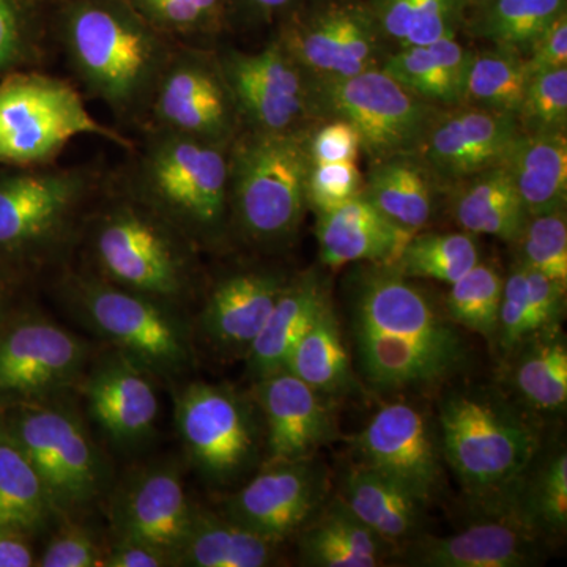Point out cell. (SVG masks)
<instances>
[{"mask_svg":"<svg viewBox=\"0 0 567 567\" xmlns=\"http://www.w3.org/2000/svg\"><path fill=\"white\" fill-rule=\"evenodd\" d=\"M233 145V144H230ZM229 147L147 128L118 188L169 223L199 251L230 237Z\"/></svg>","mask_w":567,"mask_h":567,"instance_id":"obj_1","label":"cell"},{"mask_svg":"<svg viewBox=\"0 0 567 567\" xmlns=\"http://www.w3.org/2000/svg\"><path fill=\"white\" fill-rule=\"evenodd\" d=\"M81 238L104 281L181 309L196 293L199 249L118 186L89 210Z\"/></svg>","mask_w":567,"mask_h":567,"instance_id":"obj_2","label":"cell"},{"mask_svg":"<svg viewBox=\"0 0 567 567\" xmlns=\"http://www.w3.org/2000/svg\"><path fill=\"white\" fill-rule=\"evenodd\" d=\"M63 48L74 76L123 123H145L174 47L132 11L82 2L63 21Z\"/></svg>","mask_w":567,"mask_h":567,"instance_id":"obj_3","label":"cell"},{"mask_svg":"<svg viewBox=\"0 0 567 567\" xmlns=\"http://www.w3.org/2000/svg\"><path fill=\"white\" fill-rule=\"evenodd\" d=\"M306 133L241 130L235 137L229 148L230 235L265 251L293 240L309 210Z\"/></svg>","mask_w":567,"mask_h":567,"instance_id":"obj_4","label":"cell"},{"mask_svg":"<svg viewBox=\"0 0 567 567\" xmlns=\"http://www.w3.org/2000/svg\"><path fill=\"white\" fill-rule=\"evenodd\" d=\"M59 297L82 327L153 375L174 380L192 371L194 333L183 309L122 289L91 270L62 275Z\"/></svg>","mask_w":567,"mask_h":567,"instance_id":"obj_5","label":"cell"},{"mask_svg":"<svg viewBox=\"0 0 567 567\" xmlns=\"http://www.w3.org/2000/svg\"><path fill=\"white\" fill-rule=\"evenodd\" d=\"M443 458L470 494L503 506L536 461L539 436L499 395L453 391L440 406Z\"/></svg>","mask_w":567,"mask_h":567,"instance_id":"obj_6","label":"cell"},{"mask_svg":"<svg viewBox=\"0 0 567 567\" xmlns=\"http://www.w3.org/2000/svg\"><path fill=\"white\" fill-rule=\"evenodd\" d=\"M102 183L87 167L0 174V264L20 271L55 262L81 237Z\"/></svg>","mask_w":567,"mask_h":567,"instance_id":"obj_7","label":"cell"},{"mask_svg":"<svg viewBox=\"0 0 567 567\" xmlns=\"http://www.w3.org/2000/svg\"><path fill=\"white\" fill-rule=\"evenodd\" d=\"M81 136L103 137L126 151L134 145L96 121L70 82L37 71L0 78V164L51 166Z\"/></svg>","mask_w":567,"mask_h":567,"instance_id":"obj_8","label":"cell"},{"mask_svg":"<svg viewBox=\"0 0 567 567\" xmlns=\"http://www.w3.org/2000/svg\"><path fill=\"white\" fill-rule=\"evenodd\" d=\"M0 416L31 458L58 516H73L107 494L106 457L80 413L62 398L11 406Z\"/></svg>","mask_w":567,"mask_h":567,"instance_id":"obj_9","label":"cell"},{"mask_svg":"<svg viewBox=\"0 0 567 567\" xmlns=\"http://www.w3.org/2000/svg\"><path fill=\"white\" fill-rule=\"evenodd\" d=\"M174 423L186 458L210 486H233L265 454L259 406L237 388L188 383L174 395Z\"/></svg>","mask_w":567,"mask_h":567,"instance_id":"obj_10","label":"cell"},{"mask_svg":"<svg viewBox=\"0 0 567 567\" xmlns=\"http://www.w3.org/2000/svg\"><path fill=\"white\" fill-rule=\"evenodd\" d=\"M317 121L342 118L357 130L361 153L375 164L416 155L443 107L406 91L382 69L333 81H316Z\"/></svg>","mask_w":567,"mask_h":567,"instance_id":"obj_11","label":"cell"},{"mask_svg":"<svg viewBox=\"0 0 567 567\" xmlns=\"http://www.w3.org/2000/svg\"><path fill=\"white\" fill-rule=\"evenodd\" d=\"M275 40L316 81L382 69L390 47L368 0H301Z\"/></svg>","mask_w":567,"mask_h":567,"instance_id":"obj_12","label":"cell"},{"mask_svg":"<svg viewBox=\"0 0 567 567\" xmlns=\"http://www.w3.org/2000/svg\"><path fill=\"white\" fill-rule=\"evenodd\" d=\"M91 361L85 339L41 312L20 309L0 327V412L78 390Z\"/></svg>","mask_w":567,"mask_h":567,"instance_id":"obj_13","label":"cell"},{"mask_svg":"<svg viewBox=\"0 0 567 567\" xmlns=\"http://www.w3.org/2000/svg\"><path fill=\"white\" fill-rule=\"evenodd\" d=\"M145 125L229 147L241 132V122L218 54L174 48Z\"/></svg>","mask_w":567,"mask_h":567,"instance_id":"obj_14","label":"cell"},{"mask_svg":"<svg viewBox=\"0 0 567 567\" xmlns=\"http://www.w3.org/2000/svg\"><path fill=\"white\" fill-rule=\"evenodd\" d=\"M219 63L241 130L267 134L308 132L316 125L315 80L275 39L262 51H224Z\"/></svg>","mask_w":567,"mask_h":567,"instance_id":"obj_15","label":"cell"},{"mask_svg":"<svg viewBox=\"0 0 567 567\" xmlns=\"http://www.w3.org/2000/svg\"><path fill=\"white\" fill-rule=\"evenodd\" d=\"M352 324L464 364L466 346L431 297L393 265L360 264L349 278Z\"/></svg>","mask_w":567,"mask_h":567,"instance_id":"obj_16","label":"cell"},{"mask_svg":"<svg viewBox=\"0 0 567 567\" xmlns=\"http://www.w3.org/2000/svg\"><path fill=\"white\" fill-rule=\"evenodd\" d=\"M328 494L327 472L312 457L267 462L224 503L223 516L282 543L319 513Z\"/></svg>","mask_w":567,"mask_h":567,"instance_id":"obj_17","label":"cell"},{"mask_svg":"<svg viewBox=\"0 0 567 567\" xmlns=\"http://www.w3.org/2000/svg\"><path fill=\"white\" fill-rule=\"evenodd\" d=\"M361 464L382 473L427 503L442 486L440 432L417 406L383 405L354 439Z\"/></svg>","mask_w":567,"mask_h":567,"instance_id":"obj_18","label":"cell"},{"mask_svg":"<svg viewBox=\"0 0 567 567\" xmlns=\"http://www.w3.org/2000/svg\"><path fill=\"white\" fill-rule=\"evenodd\" d=\"M520 136L513 115L457 104L436 114L416 156L446 194L456 183L502 166Z\"/></svg>","mask_w":567,"mask_h":567,"instance_id":"obj_19","label":"cell"},{"mask_svg":"<svg viewBox=\"0 0 567 567\" xmlns=\"http://www.w3.org/2000/svg\"><path fill=\"white\" fill-rule=\"evenodd\" d=\"M89 416L117 450L140 451L152 442L159 416L155 375L112 349L91 361L80 386Z\"/></svg>","mask_w":567,"mask_h":567,"instance_id":"obj_20","label":"cell"},{"mask_svg":"<svg viewBox=\"0 0 567 567\" xmlns=\"http://www.w3.org/2000/svg\"><path fill=\"white\" fill-rule=\"evenodd\" d=\"M194 505L174 462L140 466L110 495L112 540H140L169 551L188 532Z\"/></svg>","mask_w":567,"mask_h":567,"instance_id":"obj_21","label":"cell"},{"mask_svg":"<svg viewBox=\"0 0 567 567\" xmlns=\"http://www.w3.org/2000/svg\"><path fill=\"white\" fill-rule=\"evenodd\" d=\"M252 398L262 416L268 462L312 457L336 436L328 398L287 369L254 380Z\"/></svg>","mask_w":567,"mask_h":567,"instance_id":"obj_22","label":"cell"},{"mask_svg":"<svg viewBox=\"0 0 567 567\" xmlns=\"http://www.w3.org/2000/svg\"><path fill=\"white\" fill-rule=\"evenodd\" d=\"M289 279L275 268H244L223 276L205 297L197 333L213 352L245 358Z\"/></svg>","mask_w":567,"mask_h":567,"instance_id":"obj_23","label":"cell"},{"mask_svg":"<svg viewBox=\"0 0 567 567\" xmlns=\"http://www.w3.org/2000/svg\"><path fill=\"white\" fill-rule=\"evenodd\" d=\"M536 559L535 533L505 516L450 536H417L406 548V563L424 567H524Z\"/></svg>","mask_w":567,"mask_h":567,"instance_id":"obj_24","label":"cell"},{"mask_svg":"<svg viewBox=\"0 0 567 567\" xmlns=\"http://www.w3.org/2000/svg\"><path fill=\"white\" fill-rule=\"evenodd\" d=\"M316 216L320 260L333 270L352 264L393 265L413 235L391 223L363 196Z\"/></svg>","mask_w":567,"mask_h":567,"instance_id":"obj_25","label":"cell"},{"mask_svg":"<svg viewBox=\"0 0 567 567\" xmlns=\"http://www.w3.org/2000/svg\"><path fill=\"white\" fill-rule=\"evenodd\" d=\"M328 300L327 284L317 271H306L289 279L262 330L245 354L252 380L286 368L293 347Z\"/></svg>","mask_w":567,"mask_h":567,"instance_id":"obj_26","label":"cell"},{"mask_svg":"<svg viewBox=\"0 0 567 567\" xmlns=\"http://www.w3.org/2000/svg\"><path fill=\"white\" fill-rule=\"evenodd\" d=\"M339 498L388 546L416 539L424 527L425 502L363 464L346 473Z\"/></svg>","mask_w":567,"mask_h":567,"instance_id":"obj_27","label":"cell"},{"mask_svg":"<svg viewBox=\"0 0 567 567\" xmlns=\"http://www.w3.org/2000/svg\"><path fill=\"white\" fill-rule=\"evenodd\" d=\"M442 193L425 164L416 155H404L371 164L361 196L395 226L416 234L434 219Z\"/></svg>","mask_w":567,"mask_h":567,"instance_id":"obj_28","label":"cell"},{"mask_svg":"<svg viewBox=\"0 0 567 567\" xmlns=\"http://www.w3.org/2000/svg\"><path fill=\"white\" fill-rule=\"evenodd\" d=\"M472 50L458 37L391 51L382 70L406 91L440 107L457 106L464 99Z\"/></svg>","mask_w":567,"mask_h":567,"instance_id":"obj_29","label":"cell"},{"mask_svg":"<svg viewBox=\"0 0 567 567\" xmlns=\"http://www.w3.org/2000/svg\"><path fill=\"white\" fill-rule=\"evenodd\" d=\"M446 194L458 227L476 237L491 235L513 245L529 216L503 164L456 183Z\"/></svg>","mask_w":567,"mask_h":567,"instance_id":"obj_30","label":"cell"},{"mask_svg":"<svg viewBox=\"0 0 567 567\" xmlns=\"http://www.w3.org/2000/svg\"><path fill=\"white\" fill-rule=\"evenodd\" d=\"M281 543L268 539L194 506L188 532L174 551V566L182 567H265L274 566Z\"/></svg>","mask_w":567,"mask_h":567,"instance_id":"obj_31","label":"cell"},{"mask_svg":"<svg viewBox=\"0 0 567 567\" xmlns=\"http://www.w3.org/2000/svg\"><path fill=\"white\" fill-rule=\"evenodd\" d=\"M298 533V551L305 566L375 567L382 565L390 547L341 498L320 507Z\"/></svg>","mask_w":567,"mask_h":567,"instance_id":"obj_32","label":"cell"},{"mask_svg":"<svg viewBox=\"0 0 567 567\" xmlns=\"http://www.w3.org/2000/svg\"><path fill=\"white\" fill-rule=\"evenodd\" d=\"M353 338L361 372L379 390L425 385L461 369V364L450 358L360 324H353Z\"/></svg>","mask_w":567,"mask_h":567,"instance_id":"obj_33","label":"cell"},{"mask_svg":"<svg viewBox=\"0 0 567 567\" xmlns=\"http://www.w3.org/2000/svg\"><path fill=\"white\" fill-rule=\"evenodd\" d=\"M503 166L528 215L566 208L567 133H522Z\"/></svg>","mask_w":567,"mask_h":567,"instance_id":"obj_34","label":"cell"},{"mask_svg":"<svg viewBox=\"0 0 567 567\" xmlns=\"http://www.w3.org/2000/svg\"><path fill=\"white\" fill-rule=\"evenodd\" d=\"M55 517L35 466L0 416V528L31 536Z\"/></svg>","mask_w":567,"mask_h":567,"instance_id":"obj_35","label":"cell"},{"mask_svg":"<svg viewBox=\"0 0 567 567\" xmlns=\"http://www.w3.org/2000/svg\"><path fill=\"white\" fill-rule=\"evenodd\" d=\"M558 328L529 336L514 350L513 385L533 412L557 415L567 404V347Z\"/></svg>","mask_w":567,"mask_h":567,"instance_id":"obj_36","label":"cell"},{"mask_svg":"<svg viewBox=\"0 0 567 567\" xmlns=\"http://www.w3.org/2000/svg\"><path fill=\"white\" fill-rule=\"evenodd\" d=\"M499 516L513 518L535 535H561L567 527V454L555 451L528 466L517 486L499 507Z\"/></svg>","mask_w":567,"mask_h":567,"instance_id":"obj_37","label":"cell"},{"mask_svg":"<svg viewBox=\"0 0 567 567\" xmlns=\"http://www.w3.org/2000/svg\"><path fill=\"white\" fill-rule=\"evenodd\" d=\"M284 369L328 399L357 386L331 300L293 347Z\"/></svg>","mask_w":567,"mask_h":567,"instance_id":"obj_38","label":"cell"},{"mask_svg":"<svg viewBox=\"0 0 567 567\" xmlns=\"http://www.w3.org/2000/svg\"><path fill=\"white\" fill-rule=\"evenodd\" d=\"M567 11V0H486L466 11L462 32L525 59L533 41Z\"/></svg>","mask_w":567,"mask_h":567,"instance_id":"obj_39","label":"cell"},{"mask_svg":"<svg viewBox=\"0 0 567 567\" xmlns=\"http://www.w3.org/2000/svg\"><path fill=\"white\" fill-rule=\"evenodd\" d=\"M393 50L461 37L468 0H368Z\"/></svg>","mask_w":567,"mask_h":567,"instance_id":"obj_40","label":"cell"},{"mask_svg":"<svg viewBox=\"0 0 567 567\" xmlns=\"http://www.w3.org/2000/svg\"><path fill=\"white\" fill-rule=\"evenodd\" d=\"M529 78L527 63L517 52L484 44L472 50L461 104L516 117Z\"/></svg>","mask_w":567,"mask_h":567,"instance_id":"obj_41","label":"cell"},{"mask_svg":"<svg viewBox=\"0 0 567 567\" xmlns=\"http://www.w3.org/2000/svg\"><path fill=\"white\" fill-rule=\"evenodd\" d=\"M481 262L476 235L465 233H416L393 267L410 279L454 284Z\"/></svg>","mask_w":567,"mask_h":567,"instance_id":"obj_42","label":"cell"},{"mask_svg":"<svg viewBox=\"0 0 567 567\" xmlns=\"http://www.w3.org/2000/svg\"><path fill=\"white\" fill-rule=\"evenodd\" d=\"M503 284L505 276L495 267L477 264L458 281L451 284L446 297L447 317L458 327L496 341Z\"/></svg>","mask_w":567,"mask_h":567,"instance_id":"obj_43","label":"cell"},{"mask_svg":"<svg viewBox=\"0 0 567 567\" xmlns=\"http://www.w3.org/2000/svg\"><path fill=\"white\" fill-rule=\"evenodd\" d=\"M513 245L518 265L567 286L566 208L529 215Z\"/></svg>","mask_w":567,"mask_h":567,"instance_id":"obj_44","label":"cell"},{"mask_svg":"<svg viewBox=\"0 0 567 567\" xmlns=\"http://www.w3.org/2000/svg\"><path fill=\"white\" fill-rule=\"evenodd\" d=\"M516 121L524 134L567 133V69L529 78Z\"/></svg>","mask_w":567,"mask_h":567,"instance_id":"obj_45","label":"cell"},{"mask_svg":"<svg viewBox=\"0 0 567 567\" xmlns=\"http://www.w3.org/2000/svg\"><path fill=\"white\" fill-rule=\"evenodd\" d=\"M144 20L156 31L194 35L218 24L224 0H136Z\"/></svg>","mask_w":567,"mask_h":567,"instance_id":"obj_46","label":"cell"},{"mask_svg":"<svg viewBox=\"0 0 567 567\" xmlns=\"http://www.w3.org/2000/svg\"><path fill=\"white\" fill-rule=\"evenodd\" d=\"M364 175L357 162L309 163L306 199L316 215L334 210L363 193Z\"/></svg>","mask_w":567,"mask_h":567,"instance_id":"obj_47","label":"cell"},{"mask_svg":"<svg viewBox=\"0 0 567 567\" xmlns=\"http://www.w3.org/2000/svg\"><path fill=\"white\" fill-rule=\"evenodd\" d=\"M527 270L514 265L503 284L496 342L506 353H513L525 339L533 336Z\"/></svg>","mask_w":567,"mask_h":567,"instance_id":"obj_48","label":"cell"},{"mask_svg":"<svg viewBox=\"0 0 567 567\" xmlns=\"http://www.w3.org/2000/svg\"><path fill=\"white\" fill-rule=\"evenodd\" d=\"M39 52L21 0H0V78L32 62Z\"/></svg>","mask_w":567,"mask_h":567,"instance_id":"obj_49","label":"cell"},{"mask_svg":"<svg viewBox=\"0 0 567 567\" xmlns=\"http://www.w3.org/2000/svg\"><path fill=\"white\" fill-rule=\"evenodd\" d=\"M104 551L96 536L80 522H65L48 540L37 566L99 567Z\"/></svg>","mask_w":567,"mask_h":567,"instance_id":"obj_50","label":"cell"},{"mask_svg":"<svg viewBox=\"0 0 567 567\" xmlns=\"http://www.w3.org/2000/svg\"><path fill=\"white\" fill-rule=\"evenodd\" d=\"M309 163L357 162L361 140L357 130L342 118L317 122L306 133Z\"/></svg>","mask_w":567,"mask_h":567,"instance_id":"obj_51","label":"cell"},{"mask_svg":"<svg viewBox=\"0 0 567 567\" xmlns=\"http://www.w3.org/2000/svg\"><path fill=\"white\" fill-rule=\"evenodd\" d=\"M525 63L532 76L544 71L567 69V11L533 41Z\"/></svg>","mask_w":567,"mask_h":567,"instance_id":"obj_52","label":"cell"},{"mask_svg":"<svg viewBox=\"0 0 567 567\" xmlns=\"http://www.w3.org/2000/svg\"><path fill=\"white\" fill-rule=\"evenodd\" d=\"M169 551L140 540H112L102 567H173Z\"/></svg>","mask_w":567,"mask_h":567,"instance_id":"obj_53","label":"cell"},{"mask_svg":"<svg viewBox=\"0 0 567 567\" xmlns=\"http://www.w3.org/2000/svg\"><path fill=\"white\" fill-rule=\"evenodd\" d=\"M37 566L28 535L0 528V567Z\"/></svg>","mask_w":567,"mask_h":567,"instance_id":"obj_54","label":"cell"},{"mask_svg":"<svg viewBox=\"0 0 567 567\" xmlns=\"http://www.w3.org/2000/svg\"><path fill=\"white\" fill-rule=\"evenodd\" d=\"M18 311L17 270L0 264V327Z\"/></svg>","mask_w":567,"mask_h":567,"instance_id":"obj_55","label":"cell"},{"mask_svg":"<svg viewBox=\"0 0 567 567\" xmlns=\"http://www.w3.org/2000/svg\"><path fill=\"white\" fill-rule=\"evenodd\" d=\"M244 2L260 17L274 18L289 13L301 0H244Z\"/></svg>","mask_w":567,"mask_h":567,"instance_id":"obj_56","label":"cell"},{"mask_svg":"<svg viewBox=\"0 0 567 567\" xmlns=\"http://www.w3.org/2000/svg\"><path fill=\"white\" fill-rule=\"evenodd\" d=\"M486 2V0H468V9L472 7L480 6V3Z\"/></svg>","mask_w":567,"mask_h":567,"instance_id":"obj_57","label":"cell"}]
</instances>
